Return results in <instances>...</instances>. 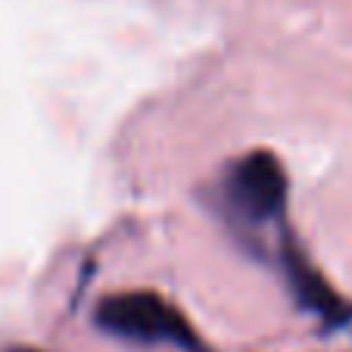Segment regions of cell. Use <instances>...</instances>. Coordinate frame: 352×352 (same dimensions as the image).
Wrapping results in <instances>:
<instances>
[{"label":"cell","instance_id":"6da1fadb","mask_svg":"<svg viewBox=\"0 0 352 352\" xmlns=\"http://www.w3.org/2000/svg\"><path fill=\"white\" fill-rule=\"evenodd\" d=\"M100 331L144 346H178L181 352H215L193 331L187 315L153 290H122L100 299L94 312Z\"/></svg>","mask_w":352,"mask_h":352},{"label":"cell","instance_id":"7a4b0ae2","mask_svg":"<svg viewBox=\"0 0 352 352\" xmlns=\"http://www.w3.org/2000/svg\"><path fill=\"white\" fill-rule=\"evenodd\" d=\"M228 197L240 219L256 228L280 219L287 206V178L280 162L265 150L234 162L228 175Z\"/></svg>","mask_w":352,"mask_h":352},{"label":"cell","instance_id":"3957f363","mask_svg":"<svg viewBox=\"0 0 352 352\" xmlns=\"http://www.w3.org/2000/svg\"><path fill=\"white\" fill-rule=\"evenodd\" d=\"M284 268H287V280H290L293 293L309 312H315L318 318H324L327 324H343L349 321L352 309L318 272L306 262V256L299 253L293 243L284 246Z\"/></svg>","mask_w":352,"mask_h":352},{"label":"cell","instance_id":"277c9868","mask_svg":"<svg viewBox=\"0 0 352 352\" xmlns=\"http://www.w3.org/2000/svg\"><path fill=\"white\" fill-rule=\"evenodd\" d=\"M10 352H44V349H34V346H16V349H10Z\"/></svg>","mask_w":352,"mask_h":352}]
</instances>
